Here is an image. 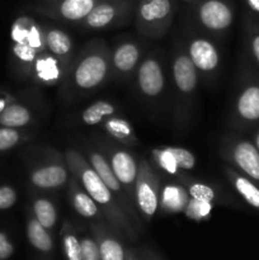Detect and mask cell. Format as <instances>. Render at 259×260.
Instances as JSON below:
<instances>
[{
	"mask_svg": "<svg viewBox=\"0 0 259 260\" xmlns=\"http://www.w3.org/2000/svg\"><path fill=\"white\" fill-rule=\"evenodd\" d=\"M111 78V48L103 41H93L70 63L63 83L69 93L88 94Z\"/></svg>",
	"mask_w": 259,
	"mask_h": 260,
	"instance_id": "cell-1",
	"label": "cell"
},
{
	"mask_svg": "<svg viewBox=\"0 0 259 260\" xmlns=\"http://www.w3.org/2000/svg\"><path fill=\"white\" fill-rule=\"evenodd\" d=\"M63 157H65L66 165H68L71 177L75 178L83 185L84 189L93 198L94 202L99 206L101 211L108 218L109 222H112L117 228L131 229L128 216L122 211L121 206L118 205L114 196L112 194L108 187L104 184L98 173L89 164L84 154L70 147V149H66Z\"/></svg>",
	"mask_w": 259,
	"mask_h": 260,
	"instance_id": "cell-2",
	"label": "cell"
},
{
	"mask_svg": "<svg viewBox=\"0 0 259 260\" xmlns=\"http://www.w3.org/2000/svg\"><path fill=\"white\" fill-rule=\"evenodd\" d=\"M172 80L174 88V121L178 129L189 123L197 94L200 74L185 52L184 46L174 48L172 57Z\"/></svg>",
	"mask_w": 259,
	"mask_h": 260,
	"instance_id": "cell-3",
	"label": "cell"
},
{
	"mask_svg": "<svg viewBox=\"0 0 259 260\" xmlns=\"http://www.w3.org/2000/svg\"><path fill=\"white\" fill-rule=\"evenodd\" d=\"M178 9V0H137L135 27L150 40H160L169 30Z\"/></svg>",
	"mask_w": 259,
	"mask_h": 260,
	"instance_id": "cell-4",
	"label": "cell"
},
{
	"mask_svg": "<svg viewBox=\"0 0 259 260\" xmlns=\"http://www.w3.org/2000/svg\"><path fill=\"white\" fill-rule=\"evenodd\" d=\"M220 154L230 167L259 184V150L254 142L228 135L221 140Z\"/></svg>",
	"mask_w": 259,
	"mask_h": 260,
	"instance_id": "cell-5",
	"label": "cell"
},
{
	"mask_svg": "<svg viewBox=\"0 0 259 260\" xmlns=\"http://www.w3.org/2000/svg\"><path fill=\"white\" fill-rule=\"evenodd\" d=\"M135 85L141 99L149 104H159L165 93L164 63L159 52L144 56L135 73Z\"/></svg>",
	"mask_w": 259,
	"mask_h": 260,
	"instance_id": "cell-6",
	"label": "cell"
},
{
	"mask_svg": "<svg viewBox=\"0 0 259 260\" xmlns=\"http://www.w3.org/2000/svg\"><path fill=\"white\" fill-rule=\"evenodd\" d=\"M193 13L198 27L216 37L225 35L235 18L231 0H196Z\"/></svg>",
	"mask_w": 259,
	"mask_h": 260,
	"instance_id": "cell-7",
	"label": "cell"
},
{
	"mask_svg": "<svg viewBox=\"0 0 259 260\" xmlns=\"http://www.w3.org/2000/svg\"><path fill=\"white\" fill-rule=\"evenodd\" d=\"M161 182L152 169L149 160L142 157L139 161L136 185H135V206L139 215L150 221L160 207Z\"/></svg>",
	"mask_w": 259,
	"mask_h": 260,
	"instance_id": "cell-8",
	"label": "cell"
},
{
	"mask_svg": "<svg viewBox=\"0 0 259 260\" xmlns=\"http://www.w3.org/2000/svg\"><path fill=\"white\" fill-rule=\"evenodd\" d=\"M136 4V0H101L80 25L91 30L124 25L135 13Z\"/></svg>",
	"mask_w": 259,
	"mask_h": 260,
	"instance_id": "cell-9",
	"label": "cell"
},
{
	"mask_svg": "<svg viewBox=\"0 0 259 260\" xmlns=\"http://www.w3.org/2000/svg\"><path fill=\"white\" fill-rule=\"evenodd\" d=\"M183 46L198 74L207 81H212L220 69V52L213 41L205 36L190 33L187 36Z\"/></svg>",
	"mask_w": 259,
	"mask_h": 260,
	"instance_id": "cell-10",
	"label": "cell"
},
{
	"mask_svg": "<svg viewBox=\"0 0 259 260\" xmlns=\"http://www.w3.org/2000/svg\"><path fill=\"white\" fill-rule=\"evenodd\" d=\"M84 156L86 157V160L89 161V164L93 167V169L98 173V175L101 177V179L103 180L104 184L108 187V189L111 190L112 194L114 196L116 201L118 202V205L121 206L122 211L126 213L127 216L132 217L134 220L139 221V212H137V208L135 206V203L130 200V197L127 196V193L124 192L123 187L119 183V180L117 179L116 174L112 170L109 161L107 160V157L102 154L99 150L94 149L91 146H85L84 147Z\"/></svg>",
	"mask_w": 259,
	"mask_h": 260,
	"instance_id": "cell-11",
	"label": "cell"
},
{
	"mask_svg": "<svg viewBox=\"0 0 259 260\" xmlns=\"http://www.w3.org/2000/svg\"><path fill=\"white\" fill-rule=\"evenodd\" d=\"M99 149H101L99 151L109 161V165L116 174L117 179L123 187L124 192L127 193L130 200L135 203V185H136L137 173H139L137 160L130 151L107 141L103 142Z\"/></svg>",
	"mask_w": 259,
	"mask_h": 260,
	"instance_id": "cell-12",
	"label": "cell"
},
{
	"mask_svg": "<svg viewBox=\"0 0 259 260\" xmlns=\"http://www.w3.org/2000/svg\"><path fill=\"white\" fill-rule=\"evenodd\" d=\"M70 172L65 157L50 150L47 157L35 168L29 174V182L37 189L53 190L68 184Z\"/></svg>",
	"mask_w": 259,
	"mask_h": 260,
	"instance_id": "cell-13",
	"label": "cell"
},
{
	"mask_svg": "<svg viewBox=\"0 0 259 260\" xmlns=\"http://www.w3.org/2000/svg\"><path fill=\"white\" fill-rule=\"evenodd\" d=\"M259 122V79L248 78L241 85L233 106L231 123L239 128Z\"/></svg>",
	"mask_w": 259,
	"mask_h": 260,
	"instance_id": "cell-14",
	"label": "cell"
},
{
	"mask_svg": "<svg viewBox=\"0 0 259 260\" xmlns=\"http://www.w3.org/2000/svg\"><path fill=\"white\" fill-rule=\"evenodd\" d=\"M101 0H46L35 8L43 17L81 24Z\"/></svg>",
	"mask_w": 259,
	"mask_h": 260,
	"instance_id": "cell-15",
	"label": "cell"
},
{
	"mask_svg": "<svg viewBox=\"0 0 259 260\" xmlns=\"http://www.w3.org/2000/svg\"><path fill=\"white\" fill-rule=\"evenodd\" d=\"M144 50L141 43L135 40H123L111 50L112 78L128 79L135 75L141 62Z\"/></svg>",
	"mask_w": 259,
	"mask_h": 260,
	"instance_id": "cell-16",
	"label": "cell"
},
{
	"mask_svg": "<svg viewBox=\"0 0 259 260\" xmlns=\"http://www.w3.org/2000/svg\"><path fill=\"white\" fill-rule=\"evenodd\" d=\"M69 66L70 65L45 50L38 53L37 57L35 58L29 75L37 83L43 85H55L60 81H63Z\"/></svg>",
	"mask_w": 259,
	"mask_h": 260,
	"instance_id": "cell-17",
	"label": "cell"
},
{
	"mask_svg": "<svg viewBox=\"0 0 259 260\" xmlns=\"http://www.w3.org/2000/svg\"><path fill=\"white\" fill-rule=\"evenodd\" d=\"M13 43H27L38 52L45 51L42 27L30 17H19L14 20L10 29Z\"/></svg>",
	"mask_w": 259,
	"mask_h": 260,
	"instance_id": "cell-18",
	"label": "cell"
},
{
	"mask_svg": "<svg viewBox=\"0 0 259 260\" xmlns=\"http://www.w3.org/2000/svg\"><path fill=\"white\" fill-rule=\"evenodd\" d=\"M42 33L46 51L70 65L74 60V43L70 36L65 30L50 25H43Z\"/></svg>",
	"mask_w": 259,
	"mask_h": 260,
	"instance_id": "cell-19",
	"label": "cell"
},
{
	"mask_svg": "<svg viewBox=\"0 0 259 260\" xmlns=\"http://www.w3.org/2000/svg\"><path fill=\"white\" fill-rule=\"evenodd\" d=\"M68 198L74 210L83 217L94 218L103 216L99 206L74 177L69 178L68 180Z\"/></svg>",
	"mask_w": 259,
	"mask_h": 260,
	"instance_id": "cell-20",
	"label": "cell"
},
{
	"mask_svg": "<svg viewBox=\"0 0 259 260\" xmlns=\"http://www.w3.org/2000/svg\"><path fill=\"white\" fill-rule=\"evenodd\" d=\"M223 174L228 178L229 183L233 185L239 196L251 206L253 208L259 211V185L248 177L241 174L230 165H223Z\"/></svg>",
	"mask_w": 259,
	"mask_h": 260,
	"instance_id": "cell-21",
	"label": "cell"
},
{
	"mask_svg": "<svg viewBox=\"0 0 259 260\" xmlns=\"http://www.w3.org/2000/svg\"><path fill=\"white\" fill-rule=\"evenodd\" d=\"M102 124H103V129L107 132V135L118 144L127 147H134L139 144L134 127L123 117L113 114L104 119Z\"/></svg>",
	"mask_w": 259,
	"mask_h": 260,
	"instance_id": "cell-22",
	"label": "cell"
},
{
	"mask_svg": "<svg viewBox=\"0 0 259 260\" xmlns=\"http://www.w3.org/2000/svg\"><path fill=\"white\" fill-rule=\"evenodd\" d=\"M177 182V180H175ZM190 196L180 183H170L161 187L160 210L167 213L184 212Z\"/></svg>",
	"mask_w": 259,
	"mask_h": 260,
	"instance_id": "cell-23",
	"label": "cell"
},
{
	"mask_svg": "<svg viewBox=\"0 0 259 260\" xmlns=\"http://www.w3.org/2000/svg\"><path fill=\"white\" fill-rule=\"evenodd\" d=\"M32 121L29 108L18 103H10L0 114V126L10 128H23Z\"/></svg>",
	"mask_w": 259,
	"mask_h": 260,
	"instance_id": "cell-24",
	"label": "cell"
},
{
	"mask_svg": "<svg viewBox=\"0 0 259 260\" xmlns=\"http://www.w3.org/2000/svg\"><path fill=\"white\" fill-rule=\"evenodd\" d=\"M113 114H116V107L111 102L98 101L84 109L81 113V121L88 126H95Z\"/></svg>",
	"mask_w": 259,
	"mask_h": 260,
	"instance_id": "cell-25",
	"label": "cell"
},
{
	"mask_svg": "<svg viewBox=\"0 0 259 260\" xmlns=\"http://www.w3.org/2000/svg\"><path fill=\"white\" fill-rule=\"evenodd\" d=\"M178 183L183 185L185 189L189 193L190 198H195V200L205 201V202H211L213 203L217 198L215 190L210 187V185L205 184L202 182H198V180L192 179L190 177H188L185 173H183L180 177H178L177 179Z\"/></svg>",
	"mask_w": 259,
	"mask_h": 260,
	"instance_id": "cell-26",
	"label": "cell"
},
{
	"mask_svg": "<svg viewBox=\"0 0 259 260\" xmlns=\"http://www.w3.org/2000/svg\"><path fill=\"white\" fill-rule=\"evenodd\" d=\"M27 236L29 243L41 251H50L52 249V239L36 217L29 218L27 223Z\"/></svg>",
	"mask_w": 259,
	"mask_h": 260,
	"instance_id": "cell-27",
	"label": "cell"
},
{
	"mask_svg": "<svg viewBox=\"0 0 259 260\" xmlns=\"http://www.w3.org/2000/svg\"><path fill=\"white\" fill-rule=\"evenodd\" d=\"M32 206L36 220L47 230L52 229L57 221V211L55 205L47 198H36Z\"/></svg>",
	"mask_w": 259,
	"mask_h": 260,
	"instance_id": "cell-28",
	"label": "cell"
},
{
	"mask_svg": "<svg viewBox=\"0 0 259 260\" xmlns=\"http://www.w3.org/2000/svg\"><path fill=\"white\" fill-rule=\"evenodd\" d=\"M99 253L101 260H124L122 245L111 236H101L99 239Z\"/></svg>",
	"mask_w": 259,
	"mask_h": 260,
	"instance_id": "cell-29",
	"label": "cell"
},
{
	"mask_svg": "<svg viewBox=\"0 0 259 260\" xmlns=\"http://www.w3.org/2000/svg\"><path fill=\"white\" fill-rule=\"evenodd\" d=\"M165 149H167L168 152L172 155L174 161L177 162L178 168H179L182 172L187 173L195 169L197 160H196L195 154H193L192 151L179 146H165Z\"/></svg>",
	"mask_w": 259,
	"mask_h": 260,
	"instance_id": "cell-30",
	"label": "cell"
},
{
	"mask_svg": "<svg viewBox=\"0 0 259 260\" xmlns=\"http://www.w3.org/2000/svg\"><path fill=\"white\" fill-rule=\"evenodd\" d=\"M28 135L25 132L19 131L18 128L0 126V151H7L13 149L22 141H25Z\"/></svg>",
	"mask_w": 259,
	"mask_h": 260,
	"instance_id": "cell-31",
	"label": "cell"
},
{
	"mask_svg": "<svg viewBox=\"0 0 259 260\" xmlns=\"http://www.w3.org/2000/svg\"><path fill=\"white\" fill-rule=\"evenodd\" d=\"M212 207H213V203L190 198L187 207H185L184 213L188 218H190V220H195V221L206 220V218L210 217Z\"/></svg>",
	"mask_w": 259,
	"mask_h": 260,
	"instance_id": "cell-32",
	"label": "cell"
},
{
	"mask_svg": "<svg viewBox=\"0 0 259 260\" xmlns=\"http://www.w3.org/2000/svg\"><path fill=\"white\" fill-rule=\"evenodd\" d=\"M70 223L65 222L62 228L63 249L69 260H81V244L73 233H70Z\"/></svg>",
	"mask_w": 259,
	"mask_h": 260,
	"instance_id": "cell-33",
	"label": "cell"
},
{
	"mask_svg": "<svg viewBox=\"0 0 259 260\" xmlns=\"http://www.w3.org/2000/svg\"><path fill=\"white\" fill-rule=\"evenodd\" d=\"M245 32L249 50H250L251 55H253V58L259 65V23L254 20L251 17H246Z\"/></svg>",
	"mask_w": 259,
	"mask_h": 260,
	"instance_id": "cell-34",
	"label": "cell"
},
{
	"mask_svg": "<svg viewBox=\"0 0 259 260\" xmlns=\"http://www.w3.org/2000/svg\"><path fill=\"white\" fill-rule=\"evenodd\" d=\"M81 244V260H101L99 246L91 239H83Z\"/></svg>",
	"mask_w": 259,
	"mask_h": 260,
	"instance_id": "cell-35",
	"label": "cell"
},
{
	"mask_svg": "<svg viewBox=\"0 0 259 260\" xmlns=\"http://www.w3.org/2000/svg\"><path fill=\"white\" fill-rule=\"evenodd\" d=\"M17 192L9 185L0 187V211L8 210L17 202Z\"/></svg>",
	"mask_w": 259,
	"mask_h": 260,
	"instance_id": "cell-36",
	"label": "cell"
},
{
	"mask_svg": "<svg viewBox=\"0 0 259 260\" xmlns=\"http://www.w3.org/2000/svg\"><path fill=\"white\" fill-rule=\"evenodd\" d=\"M13 254V245L7 236L0 233V260L8 259Z\"/></svg>",
	"mask_w": 259,
	"mask_h": 260,
	"instance_id": "cell-37",
	"label": "cell"
},
{
	"mask_svg": "<svg viewBox=\"0 0 259 260\" xmlns=\"http://www.w3.org/2000/svg\"><path fill=\"white\" fill-rule=\"evenodd\" d=\"M13 101H14V98H13L10 94L0 93V114L3 113V111H4L10 103H13Z\"/></svg>",
	"mask_w": 259,
	"mask_h": 260,
	"instance_id": "cell-38",
	"label": "cell"
},
{
	"mask_svg": "<svg viewBox=\"0 0 259 260\" xmlns=\"http://www.w3.org/2000/svg\"><path fill=\"white\" fill-rule=\"evenodd\" d=\"M248 7L250 8L251 12L255 13L256 15H259V0H245Z\"/></svg>",
	"mask_w": 259,
	"mask_h": 260,
	"instance_id": "cell-39",
	"label": "cell"
},
{
	"mask_svg": "<svg viewBox=\"0 0 259 260\" xmlns=\"http://www.w3.org/2000/svg\"><path fill=\"white\" fill-rule=\"evenodd\" d=\"M254 145H255L256 149L259 150V131L255 134V137H254Z\"/></svg>",
	"mask_w": 259,
	"mask_h": 260,
	"instance_id": "cell-40",
	"label": "cell"
},
{
	"mask_svg": "<svg viewBox=\"0 0 259 260\" xmlns=\"http://www.w3.org/2000/svg\"><path fill=\"white\" fill-rule=\"evenodd\" d=\"M182 2H184V3H190V4H193V3H195L196 0H182Z\"/></svg>",
	"mask_w": 259,
	"mask_h": 260,
	"instance_id": "cell-41",
	"label": "cell"
}]
</instances>
